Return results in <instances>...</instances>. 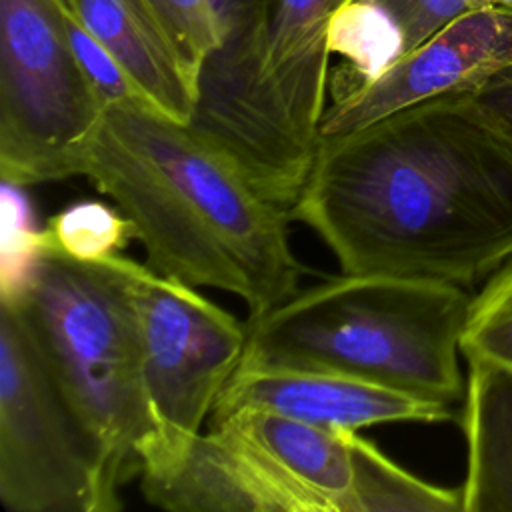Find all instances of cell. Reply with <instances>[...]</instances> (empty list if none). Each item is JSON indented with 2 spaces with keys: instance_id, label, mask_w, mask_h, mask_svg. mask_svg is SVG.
<instances>
[{
  "instance_id": "1",
  "label": "cell",
  "mask_w": 512,
  "mask_h": 512,
  "mask_svg": "<svg viewBox=\"0 0 512 512\" xmlns=\"http://www.w3.org/2000/svg\"><path fill=\"white\" fill-rule=\"evenodd\" d=\"M342 274L474 286L512 258V142L474 92L322 136L288 212Z\"/></svg>"
},
{
  "instance_id": "2",
  "label": "cell",
  "mask_w": 512,
  "mask_h": 512,
  "mask_svg": "<svg viewBox=\"0 0 512 512\" xmlns=\"http://www.w3.org/2000/svg\"><path fill=\"white\" fill-rule=\"evenodd\" d=\"M76 174L130 220L146 264L244 300L256 318L298 290L284 208L190 124L144 106H108L76 154Z\"/></svg>"
},
{
  "instance_id": "3",
  "label": "cell",
  "mask_w": 512,
  "mask_h": 512,
  "mask_svg": "<svg viewBox=\"0 0 512 512\" xmlns=\"http://www.w3.org/2000/svg\"><path fill=\"white\" fill-rule=\"evenodd\" d=\"M470 304L458 284L342 274L250 318L240 364L332 370L452 406L466 390L458 356Z\"/></svg>"
},
{
  "instance_id": "4",
  "label": "cell",
  "mask_w": 512,
  "mask_h": 512,
  "mask_svg": "<svg viewBox=\"0 0 512 512\" xmlns=\"http://www.w3.org/2000/svg\"><path fill=\"white\" fill-rule=\"evenodd\" d=\"M134 268L122 254L78 262L44 248L22 296L6 300L26 316L116 492L160 446L144 384Z\"/></svg>"
},
{
  "instance_id": "5",
  "label": "cell",
  "mask_w": 512,
  "mask_h": 512,
  "mask_svg": "<svg viewBox=\"0 0 512 512\" xmlns=\"http://www.w3.org/2000/svg\"><path fill=\"white\" fill-rule=\"evenodd\" d=\"M350 0H268L258 32L202 68L198 108L232 150L266 158L312 152L328 90V26Z\"/></svg>"
},
{
  "instance_id": "6",
  "label": "cell",
  "mask_w": 512,
  "mask_h": 512,
  "mask_svg": "<svg viewBox=\"0 0 512 512\" xmlns=\"http://www.w3.org/2000/svg\"><path fill=\"white\" fill-rule=\"evenodd\" d=\"M0 500L12 512L122 506L26 316L6 300H0Z\"/></svg>"
},
{
  "instance_id": "7",
  "label": "cell",
  "mask_w": 512,
  "mask_h": 512,
  "mask_svg": "<svg viewBox=\"0 0 512 512\" xmlns=\"http://www.w3.org/2000/svg\"><path fill=\"white\" fill-rule=\"evenodd\" d=\"M104 104L54 0H0V176L32 186L76 176Z\"/></svg>"
},
{
  "instance_id": "8",
  "label": "cell",
  "mask_w": 512,
  "mask_h": 512,
  "mask_svg": "<svg viewBox=\"0 0 512 512\" xmlns=\"http://www.w3.org/2000/svg\"><path fill=\"white\" fill-rule=\"evenodd\" d=\"M144 384L160 430L158 454L142 474L182 456L238 368L248 328L182 280L136 262ZM140 474V476H142Z\"/></svg>"
},
{
  "instance_id": "9",
  "label": "cell",
  "mask_w": 512,
  "mask_h": 512,
  "mask_svg": "<svg viewBox=\"0 0 512 512\" xmlns=\"http://www.w3.org/2000/svg\"><path fill=\"white\" fill-rule=\"evenodd\" d=\"M510 62L512 12L500 6L468 12L402 54L378 78L334 94L320 120V138L438 96L474 92Z\"/></svg>"
},
{
  "instance_id": "10",
  "label": "cell",
  "mask_w": 512,
  "mask_h": 512,
  "mask_svg": "<svg viewBox=\"0 0 512 512\" xmlns=\"http://www.w3.org/2000/svg\"><path fill=\"white\" fill-rule=\"evenodd\" d=\"M248 408L350 430L398 422L440 424L454 418L452 406L358 376L318 368L240 364L216 400L210 422Z\"/></svg>"
},
{
  "instance_id": "11",
  "label": "cell",
  "mask_w": 512,
  "mask_h": 512,
  "mask_svg": "<svg viewBox=\"0 0 512 512\" xmlns=\"http://www.w3.org/2000/svg\"><path fill=\"white\" fill-rule=\"evenodd\" d=\"M144 498L174 512H314L224 426H210L170 466L140 476Z\"/></svg>"
},
{
  "instance_id": "12",
  "label": "cell",
  "mask_w": 512,
  "mask_h": 512,
  "mask_svg": "<svg viewBox=\"0 0 512 512\" xmlns=\"http://www.w3.org/2000/svg\"><path fill=\"white\" fill-rule=\"evenodd\" d=\"M210 426H224L258 454L274 474L304 496L314 512H350L354 456L348 428H330L298 418L238 410Z\"/></svg>"
},
{
  "instance_id": "13",
  "label": "cell",
  "mask_w": 512,
  "mask_h": 512,
  "mask_svg": "<svg viewBox=\"0 0 512 512\" xmlns=\"http://www.w3.org/2000/svg\"><path fill=\"white\" fill-rule=\"evenodd\" d=\"M126 68L158 112L188 124L198 76L148 16L140 0H56Z\"/></svg>"
},
{
  "instance_id": "14",
  "label": "cell",
  "mask_w": 512,
  "mask_h": 512,
  "mask_svg": "<svg viewBox=\"0 0 512 512\" xmlns=\"http://www.w3.org/2000/svg\"><path fill=\"white\" fill-rule=\"evenodd\" d=\"M466 364L462 512H512V368L480 360Z\"/></svg>"
},
{
  "instance_id": "15",
  "label": "cell",
  "mask_w": 512,
  "mask_h": 512,
  "mask_svg": "<svg viewBox=\"0 0 512 512\" xmlns=\"http://www.w3.org/2000/svg\"><path fill=\"white\" fill-rule=\"evenodd\" d=\"M348 440L354 456L350 512H462L460 488L422 480L358 430L348 428Z\"/></svg>"
},
{
  "instance_id": "16",
  "label": "cell",
  "mask_w": 512,
  "mask_h": 512,
  "mask_svg": "<svg viewBox=\"0 0 512 512\" xmlns=\"http://www.w3.org/2000/svg\"><path fill=\"white\" fill-rule=\"evenodd\" d=\"M328 50L346 60L334 94L378 78L404 54L396 22L374 2L350 0L330 20Z\"/></svg>"
},
{
  "instance_id": "17",
  "label": "cell",
  "mask_w": 512,
  "mask_h": 512,
  "mask_svg": "<svg viewBox=\"0 0 512 512\" xmlns=\"http://www.w3.org/2000/svg\"><path fill=\"white\" fill-rule=\"evenodd\" d=\"M44 248L78 262H102L134 240L130 220L120 208L100 200L68 204L42 226Z\"/></svg>"
},
{
  "instance_id": "18",
  "label": "cell",
  "mask_w": 512,
  "mask_h": 512,
  "mask_svg": "<svg viewBox=\"0 0 512 512\" xmlns=\"http://www.w3.org/2000/svg\"><path fill=\"white\" fill-rule=\"evenodd\" d=\"M460 350L466 362L512 368V258L472 296Z\"/></svg>"
},
{
  "instance_id": "19",
  "label": "cell",
  "mask_w": 512,
  "mask_h": 512,
  "mask_svg": "<svg viewBox=\"0 0 512 512\" xmlns=\"http://www.w3.org/2000/svg\"><path fill=\"white\" fill-rule=\"evenodd\" d=\"M26 186L2 180L0 188V300H18L44 252V234Z\"/></svg>"
},
{
  "instance_id": "20",
  "label": "cell",
  "mask_w": 512,
  "mask_h": 512,
  "mask_svg": "<svg viewBox=\"0 0 512 512\" xmlns=\"http://www.w3.org/2000/svg\"><path fill=\"white\" fill-rule=\"evenodd\" d=\"M140 4L200 80L204 64L228 40L216 0H140Z\"/></svg>"
},
{
  "instance_id": "21",
  "label": "cell",
  "mask_w": 512,
  "mask_h": 512,
  "mask_svg": "<svg viewBox=\"0 0 512 512\" xmlns=\"http://www.w3.org/2000/svg\"><path fill=\"white\" fill-rule=\"evenodd\" d=\"M56 6L60 12V18H62V26H64L68 44H70L84 76L88 78L90 86L94 88L96 96L104 104V108H108V106H144V108L156 110L154 104L148 100V96L140 90V86L126 72V68L118 62V58L98 38H94L64 6H60L58 2H56Z\"/></svg>"
},
{
  "instance_id": "22",
  "label": "cell",
  "mask_w": 512,
  "mask_h": 512,
  "mask_svg": "<svg viewBox=\"0 0 512 512\" xmlns=\"http://www.w3.org/2000/svg\"><path fill=\"white\" fill-rule=\"evenodd\" d=\"M378 4L398 26L404 54L432 38L456 18L492 6L488 0H368Z\"/></svg>"
},
{
  "instance_id": "23",
  "label": "cell",
  "mask_w": 512,
  "mask_h": 512,
  "mask_svg": "<svg viewBox=\"0 0 512 512\" xmlns=\"http://www.w3.org/2000/svg\"><path fill=\"white\" fill-rule=\"evenodd\" d=\"M474 96L492 122L512 142V62L474 90Z\"/></svg>"
},
{
  "instance_id": "24",
  "label": "cell",
  "mask_w": 512,
  "mask_h": 512,
  "mask_svg": "<svg viewBox=\"0 0 512 512\" xmlns=\"http://www.w3.org/2000/svg\"><path fill=\"white\" fill-rule=\"evenodd\" d=\"M216 4L228 28L224 46H234L250 40L258 32L268 0H216Z\"/></svg>"
},
{
  "instance_id": "25",
  "label": "cell",
  "mask_w": 512,
  "mask_h": 512,
  "mask_svg": "<svg viewBox=\"0 0 512 512\" xmlns=\"http://www.w3.org/2000/svg\"><path fill=\"white\" fill-rule=\"evenodd\" d=\"M492 6H508L512 4V0H488Z\"/></svg>"
},
{
  "instance_id": "26",
  "label": "cell",
  "mask_w": 512,
  "mask_h": 512,
  "mask_svg": "<svg viewBox=\"0 0 512 512\" xmlns=\"http://www.w3.org/2000/svg\"><path fill=\"white\" fill-rule=\"evenodd\" d=\"M500 8H506L508 12H512V4H508V6H500Z\"/></svg>"
}]
</instances>
